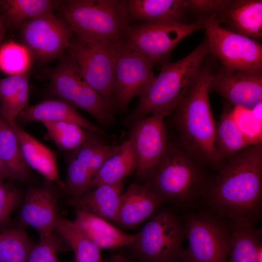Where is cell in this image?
Listing matches in <instances>:
<instances>
[{"label": "cell", "instance_id": "cell-19", "mask_svg": "<svg viewBox=\"0 0 262 262\" xmlns=\"http://www.w3.org/2000/svg\"><path fill=\"white\" fill-rule=\"evenodd\" d=\"M125 4L128 22L184 23L187 11L183 0H128Z\"/></svg>", "mask_w": 262, "mask_h": 262}, {"label": "cell", "instance_id": "cell-32", "mask_svg": "<svg viewBox=\"0 0 262 262\" xmlns=\"http://www.w3.org/2000/svg\"><path fill=\"white\" fill-rule=\"evenodd\" d=\"M48 136L61 150L70 151L97 138V134L81 126L64 121H44Z\"/></svg>", "mask_w": 262, "mask_h": 262}, {"label": "cell", "instance_id": "cell-14", "mask_svg": "<svg viewBox=\"0 0 262 262\" xmlns=\"http://www.w3.org/2000/svg\"><path fill=\"white\" fill-rule=\"evenodd\" d=\"M210 90L240 108L253 110L262 101V68L213 72Z\"/></svg>", "mask_w": 262, "mask_h": 262}, {"label": "cell", "instance_id": "cell-35", "mask_svg": "<svg viewBox=\"0 0 262 262\" xmlns=\"http://www.w3.org/2000/svg\"><path fill=\"white\" fill-rule=\"evenodd\" d=\"M70 250L67 245L53 232L39 236L26 262H59L58 253Z\"/></svg>", "mask_w": 262, "mask_h": 262}, {"label": "cell", "instance_id": "cell-18", "mask_svg": "<svg viewBox=\"0 0 262 262\" xmlns=\"http://www.w3.org/2000/svg\"><path fill=\"white\" fill-rule=\"evenodd\" d=\"M64 121L76 124L97 134H103V130L82 116L76 108L58 98L45 99L29 106L17 116L16 123L25 124L33 121Z\"/></svg>", "mask_w": 262, "mask_h": 262}, {"label": "cell", "instance_id": "cell-5", "mask_svg": "<svg viewBox=\"0 0 262 262\" xmlns=\"http://www.w3.org/2000/svg\"><path fill=\"white\" fill-rule=\"evenodd\" d=\"M65 19L78 37L117 50L128 25L125 0H68L62 2Z\"/></svg>", "mask_w": 262, "mask_h": 262}, {"label": "cell", "instance_id": "cell-34", "mask_svg": "<svg viewBox=\"0 0 262 262\" xmlns=\"http://www.w3.org/2000/svg\"><path fill=\"white\" fill-rule=\"evenodd\" d=\"M32 55L24 45L8 41L0 46V69L10 75L30 69Z\"/></svg>", "mask_w": 262, "mask_h": 262}, {"label": "cell", "instance_id": "cell-6", "mask_svg": "<svg viewBox=\"0 0 262 262\" xmlns=\"http://www.w3.org/2000/svg\"><path fill=\"white\" fill-rule=\"evenodd\" d=\"M49 72V90L56 98L82 109L103 125L113 118V107L90 86L67 49Z\"/></svg>", "mask_w": 262, "mask_h": 262}, {"label": "cell", "instance_id": "cell-15", "mask_svg": "<svg viewBox=\"0 0 262 262\" xmlns=\"http://www.w3.org/2000/svg\"><path fill=\"white\" fill-rule=\"evenodd\" d=\"M164 116L150 115L133 123L129 139L134 150L138 175L147 178L168 145Z\"/></svg>", "mask_w": 262, "mask_h": 262}, {"label": "cell", "instance_id": "cell-40", "mask_svg": "<svg viewBox=\"0 0 262 262\" xmlns=\"http://www.w3.org/2000/svg\"><path fill=\"white\" fill-rule=\"evenodd\" d=\"M4 27H5V25L0 16V46L1 44L2 41L4 37V34H5Z\"/></svg>", "mask_w": 262, "mask_h": 262}, {"label": "cell", "instance_id": "cell-36", "mask_svg": "<svg viewBox=\"0 0 262 262\" xmlns=\"http://www.w3.org/2000/svg\"><path fill=\"white\" fill-rule=\"evenodd\" d=\"M21 199V193L17 188L0 184V226L8 221L12 213L19 205Z\"/></svg>", "mask_w": 262, "mask_h": 262}, {"label": "cell", "instance_id": "cell-28", "mask_svg": "<svg viewBox=\"0 0 262 262\" xmlns=\"http://www.w3.org/2000/svg\"><path fill=\"white\" fill-rule=\"evenodd\" d=\"M54 231L73 250V262H104L101 257V249L74 220L58 215Z\"/></svg>", "mask_w": 262, "mask_h": 262}, {"label": "cell", "instance_id": "cell-1", "mask_svg": "<svg viewBox=\"0 0 262 262\" xmlns=\"http://www.w3.org/2000/svg\"><path fill=\"white\" fill-rule=\"evenodd\" d=\"M203 195L213 215L232 222L254 221L262 195V144L251 145L225 160Z\"/></svg>", "mask_w": 262, "mask_h": 262}, {"label": "cell", "instance_id": "cell-24", "mask_svg": "<svg viewBox=\"0 0 262 262\" xmlns=\"http://www.w3.org/2000/svg\"><path fill=\"white\" fill-rule=\"evenodd\" d=\"M19 142L24 160L28 166L38 171L50 181H55L65 190L59 180L54 153L17 125L12 127Z\"/></svg>", "mask_w": 262, "mask_h": 262}, {"label": "cell", "instance_id": "cell-9", "mask_svg": "<svg viewBox=\"0 0 262 262\" xmlns=\"http://www.w3.org/2000/svg\"><path fill=\"white\" fill-rule=\"evenodd\" d=\"M206 33L209 53L227 70L262 68V46L255 39L224 28L216 14L199 17Z\"/></svg>", "mask_w": 262, "mask_h": 262}, {"label": "cell", "instance_id": "cell-37", "mask_svg": "<svg viewBox=\"0 0 262 262\" xmlns=\"http://www.w3.org/2000/svg\"><path fill=\"white\" fill-rule=\"evenodd\" d=\"M230 2L231 0H185V4L187 11L199 14V17H203L212 14L218 15Z\"/></svg>", "mask_w": 262, "mask_h": 262}, {"label": "cell", "instance_id": "cell-30", "mask_svg": "<svg viewBox=\"0 0 262 262\" xmlns=\"http://www.w3.org/2000/svg\"><path fill=\"white\" fill-rule=\"evenodd\" d=\"M0 158L13 179L29 180L31 172L13 129L0 115Z\"/></svg>", "mask_w": 262, "mask_h": 262}, {"label": "cell", "instance_id": "cell-23", "mask_svg": "<svg viewBox=\"0 0 262 262\" xmlns=\"http://www.w3.org/2000/svg\"><path fill=\"white\" fill-rule=\"evenodd\" d=\"M99 142L92 139L79 147L69 151L65 190L77 197L91 190L94 178L91 160Z\"/></svg>", "mask_w": 262, "mask_h": 262}, {"label": "cell", "instance_id": "cell-22", "mask_svg": "<svg viewBox=\"0 0 262 262\" xmlns=\"http://www.w3.org/2000/svg\"><path fill=\"white\" fill-rule=\"evenodd\" d=\"M123 192V181L104 184L80 196L72 197L70 202L77 209L115 222Z\"/></svg>", "mask_w": 262, "mask_h": 262}, {"label": "cell", "instance_id": "cell-16", "mask_svg": "<svg viewBox=\"0 0 262 262\" xmlns=\"http://www.w3.org/2000/svg\"><path fill=\"white\" fill-rule=\"evenodd\" d=\"M49 182L28 189L19 213L20 226L34 228L39 236L53 232L58 216L57 193Z\"/></svg>", "mask_w": 262, "mask_h": 262}, {"label": "cell", "instance_id": "cell-17", "mask_svg": "<svg viewBox=\"0 0 262 262\" xmlns=\"http://www.w3.org/2000/svg\"><path fill=\"white\" fill-rule=\"evenodd\" d=\"M164 202L147 185L133 183L123 192L115 222L134 228L152 216Z\"/></svg>", "mask_w": 262, "mask_h": 262}, {"label": "cell", "instance_id": "cell-10", "mask_svg": "<svg viewBox=\"0 0 262 262\" xmlns=\"http://www.w3.org/2000/svg\"><path fill=\"white\" fill-rule=\"evenodd\" d=\"M203 29L201 23H145L128 25L123 47L135 50L154 65L167 61L175 47L184 38Z\"/></svg>", "mask_w": 262, "mask_h": 262}, {"label": "cell", "instance_id": "cell-7", "mask_svg": "<svg viewBox=\"0 0 262 262\" xmlns=\"http://www.w3.org/2000/svg\"><path fill=\"white\" fill-rule=\"evenodd\" d=\"M188 241L180 262H228L231 241L230 228L212 214L187 217L184 226Z\"/></svg>", "mask_w": 262, "mask_h": 262}, {"label": "cell", "instance_id": "cell-41", "mask_svg": "<svg viewBox=\"0 0 262 262\" xmlns=\"http://www.w3.org/2000/svg\"></svg>", "mask_w": 262, "mask_h": 262}, {"label": "cell", "instance_id": "cell-31", "mask_svg": "<svg viewBox=\"0 0 262 262\" xmlns=\"http://www.w3.org/2000/svg\"><path fill=\"white\" fill-rule=\"evenodd\" d=\"M60 3L50 0H0V16L5 26L16 28L36 16L52 12Z\"/></svg>", "mask_w": 262, "mask_h": 262}, {"label": "cell", "instance_id": "cell-4", "mask_svg": "<svg viewBox=\"0 0 262 262\" xmlns=\"http://www.w3.org/2000/svg\"><path fill=\"white\" fill-rule=\"evenodd\" d=\"M203 165L181 144L169 143L145 185L164 202L189 205L203 196L209 182Z\"/></svg>", "mask_w": 262, "mask_h": 262}, {"label": "cell", "instance_id": "cell-38", "mask_svg": "<svg viewBox=\"0 0 262 262\" xmlns=\"http://www.w3.org/2000/svg\"><path fill=\"white\" fill-rule=\"evenodd\" d=\"M104 262H132L119 254H115L104 260Z\"/></svg>", "mask_w": 262, "mask_h": 262}, {"label": "cell", "instance_id": "cell-20", "mask_svg": "<svg viewBox=\"0 0 262 262\" xmlns=\"http://www.w3.org/2000/svg\"><path fill=\"white\" fill-rule=\"evenodd\" d=\"M74 221L101 249L130 246L137 241L139 235V232L126 233L107 220L83 210H77Z\"/></svg>", "mask_w": 262, "mask_h": 262}, {"label": "cell", "instance_id": "cell-3", "mask_svg": "<svg viewBox=\"0 0 262 262\" xmlns=\"http://www.w3.org/2000/svg\"><path fill=\"white\" fill-rule=\"evenodd\" d=\"M209 48L206 37L189 54L175 62L166 61L159 74L130 115L127 123L150 115L164 117L173 112L197 80Z\"/></svg>", "mask_w": 262, "mask_h": 262}, {"label": "cell", "instance_id": "cell-25", "mask_svg": "<svg viewBox=\"0 0 262 262\" xmlns=\"http://www.w3.org/2000/svg\"><path fill=\"white\" fill-rule=\"evenodd\" d=\"M30 69L0 79V115L11 127L16 119L29 106Z\"/></svg>", "mask_w": 262, "mask_h": 262}, {"label": "cell", "instance_id": "cell-39", "mask_svg": "<svg viewBox=\"0 0 262 262\" xmlns=\"http://www.w3.org/2000/svg\"><path fill=\"white\" fill-rule=\"evenodd\" d=\"M6 178L12 177L0 158V180Z\"/></svg>", "mask_w": 262, "mask_h": 262}, {"label": "cell", "instance_id": "cell-27", "mask_svg": "<svg viewBox=\"0 0 262 262\" xmlns=\"http://www.w3.org/2000/svg\"><path fill=\"white\" fill-rule=\"evenodd\" d=\"M137 160L133 147L128 139L104 162L91 183V189L104 184L123 181L136 170Z\"/></svg>", "mask_w": 262, "mask_h": 262}, {"label": "cell", "instance_id": "cell-21", "mask_svg": "<svg viewBox=\"0 0 262 262\" xmlns=\"http://www.w3.org/2000/svg\"><path fill=\"white\" fill-rule=\"evenodd\" d=\"M216 16L219 22L227 25L229 30L254 39L262 38L261 0H231Z\"/></svg>", "mask_w": 262, "mask_h": 262}, {"label": "cell", "instance_id": "cell-33", "mask_svg": "<svg viewBox=\"0 0 262 262\" xmlns=\"http://www.w3.org/2000/svg\"><path fill=\"white\" fill-rule=\"evenodd\" d=\"M35 244L21 228L0 230V262H26Z\"/></svg>", "mask_w": 262, "mask_h": 262}, {"label": "cell", "instance_id": "cell-2", "mask_svg": "<svg viewBox=\"0 0 262 262\" xmlns=\"http://www.w3.org/2000/svg\"><path fill=\"white\" fill-rule=\"evenodd\" d=\"M213 72L211 65H203L196 82L173 111V119L182 146L204 165L217 169L223 161L215 146V123L209 97Z\"/></svg>", "mask_w": 262, "mask_h": 262}, {"label": "cell", "instance_id": "cell-11", "mask_svg": "<svg viewBox=\"0 0 262 262\" xmlns=\"http://www.w3.org/2000/svg\"><path fill=\"white\" fill-rule=\"evenodd\" d=\"M20 27L24 45L40 63L61 57L69 48L73 33L68 22L52 12L28 20Z\"/></svg>", "mask_w": 262, "mask_h": 262}, {"label": "cell", "instance_id": "cell-13", "mask_svg": "<svg viewBox=\"0 0 262 262\" xmlns=\"http://www.w3.org/2000/svg\"><path fill=\"white\" fill-rule=\"evenodd\" d=\"M153 65L141 53L125 47L118 49L115 59L113 105L124 110L136 96L147 90L155 76Z\"/></svg>", "mask_w": 262, "mask_h": 262}, {"label": "cell", "instance_id": "cell-26", "mask_svg": "<svg viewBox=\"0 0 262 262\" xmlns=\"http://www.w3.org/2000/svg\"><path fill=\"white\" fill-rule=\"evenodd\" d=\"M234 113L229 104H224L219 120L215 126V146L223 161L238 151L259 143L241 129L235 121Z\"/></svg>", "mask_w": 262, "mask_h": 262}, {"label": "cell", "instance_id": "cell-8", "mask_svg": "<svg viewBox=\"0 0 262 262\" xmlns=\"http://www.w3.org/2000/svg\"><path fill=\"white\" fill-rule=\"evenodd\" d=\"M130 246L145 262H179L185 237L184 226L175 214L163 210L154 215Z\"/></svg>", "mask_w": 262, "mask_h": 262}, {"label": "cell", "instance_id": "cell-29", "mask_svg": "<svg viewBox=\"0 0 262 262\" xmlns=\"http://www.w3.org/2000/svg\"><path fill=\"white\" fill-rule=\"evenodd\" d=\"M231 241L228 262H257V252L261 240V229L254 221L232 222L230 227Z\"/></svg>", "mask_w": 262, "mask_h": 262}, {"label": "cell", "instance_id": "cell-12", "mask_svg": "<svg viewBox=\"0 0 262 262\" xmlns=\"http://www.w3.org/2000/svg\"><path fill=\"white\" fill-rule=\"evenodd\" d=\"M88 84L112 107L116 52L75 34L68 49Z\"/></svg>", "mask_w": 262, "mask_h": 262}]
</instances>
